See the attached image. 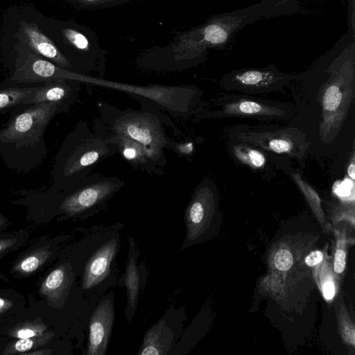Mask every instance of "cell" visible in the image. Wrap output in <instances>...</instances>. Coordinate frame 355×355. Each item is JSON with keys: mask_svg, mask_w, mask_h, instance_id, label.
<instances>
[{"mask_svg": "<svg viewBox=\"0 0 355 355\" xmlns=\"http://www.w3.org/2000/svg\"><path fill=\"white\" fill-rule=\"evenodd\" d=\"M198 113L199 119L250 117L261 120H288L294 109L287 103L264 100L255 97L231 94L218 96Z\"/></svg>", "mask_w": 355, "mask_h": 355, "instance_id": "obj_8", "label": "cell"}, {"mask_svg": "<svg viewBox=\"0 0 355 355\" xmlns=\"http://www.w3.org/2000/svg\"><path fill=\"white\" fill-rule=\"evenodd\" d=\"M355 0H349V27L352 33H354Z\"/></svg>", "mask_w": 355, "mask_h": 355, "instance_id": "obj_34", "label": "cell"}, {"mask_svg": "<svg viewBox=\"0 0 355 355\" xmlns=\"http://www.w3.org/2000/svg\"><path fill=\"white\" fill-rule=\"evenodd\" d=\"M322 259L323 253L321 251H313L305 258V263L308 266H315L320 263Z\"/></svg>", "mask_w": 355, "mask_h": 355, "instance_id": "obj_32", "label": "cell"}, {"mask_svg": "<svg viewBox=\"0 0 355 355\" xmlns=\"http://www.w3.org/2000/svg\"><path fill=\"white\" fill-rule=\"evenodd\" d=\"M293 78L270 64L260 69H234L223 76L220 85L228 91L263 94L284 87Z\"/></svg>", "mask_w": 355, "mask_h": 355, "instance_id": "obj_12", "label": "cell"}, {"mask_svg": "<svg viewBox=\"0 0 355 355\" xmlns=\"http://www.w3.org/2000/svg\"><path fill=\"white\" fill-rule=\"evenodd\" d=\"M354 42L348 45L329 65V77L321 85L318 101L321 108L319 135L329 143L338 135L355 96Z\"/></svg>", "mask_w": 355, "mask_h": 355, "instance_id": "obj_4", "label": "cell"}, {"mask_svg": "<svg viewBox=\"0 0 355 355\" xmlns=\"http://www.w3.org/2000/svg\"><path fill=\"white\" fill-rule=\"evenodd\" d=\"M8 33L11 39L26 45L36 54L71 71L68 60L38 24L34 10L17 12L13 15Z\"/></svg>", "mask_w": 355, "mask_h": 355, "instance_id": "obj_9", "label": "cell"}, {"mask_svg": "<svg viewBox=\"0 0 355 355\" xmlns=\"http://www.w3.org/2000/svg\"><path fill=\"white\" fill-rule=\"evenodd\" d=\"M185 318L183 307L170 309L145 334L139 355H168L182 334Z\"/></svg>", "mask_w": 355, "mask_h": 355, "instance_id": "obj_13", "label": "cell"}, {"mask_svg": "<svg viewBox=\"0 0 355 355\" xmlns=\"http://www.w3.org/2000/svg\"><path fill=\"white\" fill-rule=\"evenodd\" d=\"M14 306V303L11 300L0 296V315H3L6 312L10 311Z\"/></svg>", "mask_w": 355, "mask_h": 355, "instance_id": "obj_33", "label": "cell"}, {"mask_svg": "<svg viewBox=\"0 0 355 355\" xmlns=\"http://www.w3.org/2000/svg\"><path fill=\"white\" fill-rule=\"evenodd\" d=\"M291 176L302 191V193L305 196L313 211L318 214H320L322 212L320 200L317 192L302 179L300 173L294 172L291 173Z\"/></svg>", "mask_w": 355, "mask_h": 355, "instance_id": "obj_25", "label": "cell"}, {"mask_svg": "<svg viewBox=\"0 0 355 355\" xmlns=\"http://www.w3.org/2000/svg\"><path fill=\"white\" fill-rule=\"evenodd\" d=\"M46 326L41 322H25L13 327L9 334L17 338H26L41 335Z\"/></svg>", "mask_w": 355, "mask_h": 355, "instance_id": "obj_24", "label": "cell"}, {"mask_svg": "<svg viewBox=\"0 0 355 355\" xmlns=\"http://www.w3.org/2000/svg\"><path fill=\"white\" fill-rule=\"evenodd\" d=\"M50 245L40 248L21 258L14 266V271L21 275L33 273L53 254Z\"/></svg>", "mask_w": 355, "mask_h": 355, "instance_id": "obj_22", "label": "cell"}, {"mask_svg": "<svg viewBox=\"0 0 355 355\" xmlns=\"http://www.w3.org/2000/svg\"><path fill=\"white\" fill-rule=\"evenodd\" d=\"M53 336V334L52 332H44L39 336L26 338H19L13 343H10L3 354H21L32 349H36L37 347L46 345Z\"/></svg>", "mask_w": 355, "mask_h": 355, "instance_id": "obj_23", "label": "cell"}, {"mask_svg": "<svg viewBox=\"0 0 355 355\" xmlns=\"http://www.w3.org/2000/svg\"><path fill=\"white\" fill-rule=\"evenodd\" d=\"M345 252L343 248L336 250L334 257V270L336 273H341L345 268Z\"/></svg>", "mask_w": 355, "mask_h": 355, "instance_id": "obj_29", "label": "cell"}, {"mask_svg": "<svg viewBox=\"0 0 355 355\" xmlns=\"http://www.w3.org/2000/svg\"><path fill=\"white\" fill-rule=\"evenodd\" d=\"M119 239L112 238L102 243L87 261L83 276V288L91 289L108 276L119 249Z\"/></svg>", "mask_w": 355, "mask_h": 355, "instance_id": "obj_17", "label": "cell"}, {"mask_svg": "<svg viewBox=\"0 0 355 355\" xmlns=\"http://www.w3.org/2000/svg\"><path fill=\"white\" fill-rule=\"evenodd\" d=\"M216 199L214 183L209 179L202 180L195 189L184 211L186 235L181 252L205 239L216 209Z\"/></svg>", "mask_w": 355, "mask_h": 355, "instance_id": "obj_10", "label": "cell"}, {"mask_svg": "<svg viewBox=\"0 0 355 355\" xmlns=\"http://www.w3.org/2000/svg\"><path fill=\"white\" fill-rule=\"evenodd\" d=\"M124 184L125 182L118 177L89 174L67 189L51 187L47 191L33 192L29 197L54 203L57 211L64 216L81 217L103 209Z\"/></svg>", "mask_w": 355, "mask_h": 355, "instance_id": "obj_6", "label": "cell"}, {"mask_svg": "<svg viewBox=\"0 0 355 355\" xmlns=\"http://www.w3.org/2000/svg\"><path fill=\"white\" fill-rule=\"evenodd\" d=\"M35 14L41 28L69 62L72 72L103 73L107 52L91 28L75 21L49 18L36 10Z\"/></svg>", "mask_w": 355, "mask_h": 355, "instance_id": "obj_5", "label": "cell"}, {"mask_svg": "<svg viewBox=\"0 0 355 355\" xmlns=\"http://www.w3.org/2000/svg\"><path fill=\"white\" fill-rule=\"evenodd\" d=\"M42 83H12L6 80L0 83V113L23 104L24 100Z\"/></svg>", "mask_w": 355, "mask_h": 355, "instance_id": "obj_20", "label": "cell"}, {"mask_svg": "<svg viewBox=\"0 0 355 355\" xmlns=\"http://www.w3.org/2000/svg\"><path fill=\"white\" fill-rule=\"evenodd\" d=\"M354 169H355V167H354V153H353L352 155L351 163L349 164V165L348 166V168H347L348 175L352 179V180H354V179H355V178H354Z\"/></svg>", "mask_w": 355, "mask_h": 355, "instance_id": "obj_35", "label": "cell"}, {"mask_svg": "<svg viewBox=\"0 0 355 355\" xmlns=\"http://www.w3.org/2000/svg\"><path fill=\"white\" fill-rule=\"evenodd\" d=\"M84 10L102 9L123 5L132 0H62Z\"/></svg>", "mask_w": 355, "mask_h": 355, "instance_id": "obj_26", "label": "cell"}, {"mask_svg": "<svg viewBox=\"0 0 355 355\" xmlns=\"http://www.w3.org/2000/svg\"><path fill=\"white\" fill-rule=\"evenodd\" d=\"M230 146L234 158L253 170L263 168L266 164V156L261 150L250 144L234 140Z\"/></svg>", "mask_w": 355, "mask_h": 355, "instance_id": "obj_21", "label": "cell"}, {"mask_svg": "<svg viewBox=\"0 0 355 355\" xmlns=\"http://www.w3.org/2000/svg\"><path fill=\"white\" fill-rule=\"evenodd\" d=\"M128 241L129 248L123 278L127 300L125 318L130 322L137 311L139 296L146 285L148 272L144 262L137 265L140 250L136 242L132 237H128Z\"/></svg>", "mask_w": 355, "mask_h": 355, "instance_id": "obj_15", "label": "cell"}, {"mask_svg": "<svg viewBox=\"0 0 355 355\" xmlns=\"http://www.w3.org/2000/svg\"><path fill=\"white\" fill-rule=\"evenodd\" d=\"M322 290L324 298L327 300H331L336 292L334 282L331 279L324 280L322 284Z\"/></svg>", "mask_w": 355, "mask_h": 355, "instance_id": "obj_31", "label": "cell"}, {"mask_svg": "<svg viewBox=\"0 0 355 355\" xmlns=\"http://www.w3.org/2000/svg\"><path fill=\"white\" fill-rule=\"evenodd\" d=\"M80 80L58 78L43 83L27 97L23 104L52 103L58 105L62 112H67L77 98Z\"/></svg>", "mask_w": 355, "mask_h": 355, "instance_id": "obj_16", "label": "cell"}, {"mask_svg": "<svg viewBox=\"0 0 355 355\" xmlns=\"http://www.w3.org/2000/svg\"><path fill=\"white\" fill-rule=\"evenodd\" d=\"M170 149H172L173 150L175 151L177 153H179L180 155H189L192 153L193 149V146L191 142L189 143H178L175 142L172 140L170 147Z\"/></svg>", "mask_w": 355, "mask_h": 355, "instance_id": "obj_30", "label": "cell"}, {"mask_svg": "<svg viewBox=\"0 0 355 355\" xmlns=\"http://www.w3.org/2000/svg\"><path fill=\"white\" fill-rule=\"evenodd\" d=\"M234 140L250 144L259 149L285 154L298 159L304 158L311 143L306 135L295 127L279 128L241 125L230 131Z\"/></svg>", "mask_w": 355, "mask_h": 355, "instance_id": "obj_7", "label": "cell"}, {"mask_svg": "<svg viewBox=\"0 0 355 355\" xmlns=\"http://www.w3.org/2000/svg\"><path fill=\"white\" fill-rule=\"evenodd\" d=\"M26 236L24 234H8L0 235V255L21 245Z\"/></svg>", "mask_w": 355, "mask_h": 355, "instance_id": "obj_27", "label": "cell"}, {"mask_svg": "<svg viewBox=\"0 0 355 355\" xmlns=\"http://www.w3.org/2000/svg\"><path fill=\"white\" fill-rule=\"evenodd\" d=\"M293 261L292 254L287 249H280L274 257L275 266L281 271L288 270L292 266Z\"/></svg>", "mask_w": 355, "mask_h": 355, "instance_id": "obj_28", "label": "cell"}, {"mask_svg": "<svg viewBox=\"0 0 355 355\" xmlns=\"http://www.w3.org/2000/svg\"><path fill=\"white\" fill-rule=\"evenodd\" d=\"M8 223V219L1 213H0V232L6 228Z\"/></svg>", "mask_w": 355, "mask_h": 355, "instance_id": "obj_36", "label": "cell"}, {"mask_svg": "<svg viewBox=\"0 0 355 355\" xmlns=\"http://www.w3.org/2000/svg\"><path fill=\"white\" fill-rule=\"evenodd\" d=\"M71 266L64 263L52 270L43 281L40 293L51 304H58L67 296L73 282Z\"/></svg>", "mask_w": 355, "mask_h": 355, "instance_id": "obj_19", "label": "cell"}, {"mask_svg": "<svg viewBox=\"0 0 355 355\" xmlns=\"http://www.w3.org/2000/svg\"><path fill=\"white\" fill-rule=\"evenodd\" d=\"M141 102L139 110L131 108L121 110L105 103L99 104L100 120L109 131L128 137L145 148L150 159L164 169L166 159L164 150L169 148L172 139L164 129L166 125L175 126L164 116L159 109L139 98Z\"/></svg>", "mask_w": 355, "mask_h": 355, "instance_id": "obj_3", "label": "cell"}, {"mask_svg": "<svg viewBox=\"0 0 355 355\" xmlns=\"http://www.w3.org/2000/svg\"><path fill=\"white\" fill-rule=\"evenodd\" d=\"M107 131L110 141L118 146L119 153L135 170H139L151 175H162L164 173V169L158 167L150 159L141 144L128 137L114 134L108 129Z\"/></svg>", "mask_w": 355, "mask_h": 355, "instance_id": "obj_18", "label": "cell"}, {"mask_svg": "<svg viewBox=\"0 0 355 355\" xmlns=\"http://www.w3.org/2000/svg\"><path fill=\"white\" fill-rule=\"evenodd\" d=\"M114 324V297L113 292H111L99 302L90 318L87 354H107Z\"/></svg>", "mask_w": 355, "mask_h": 355, "instance_id": "obj_14", "label": "cell"}, {"mask_svg": "<svg viewBox=\"0 0 355 355\" xmlns=\"http://www.w3.org/2000/svg\"><path fill=\"white\" fill-rule=\"evenodd\" d=\"M15 42V54L12 75L6 80L12 83H37L58 78L81 80L83 75L62 69L36 54L26 45Z\"/></svg>", "mask_w": 355, "mask_h": 355, "instance_id": "obj_11", "label": "cell"}, {"mask_svg": "<svg viewBox=\"0 0 355 355\" xmlns=\"http://www.w3.org/2000/svg\"><path fill=\"white\" fill-rule=\"evenodd\" d=\"M119 153L110 141L106 126L100 119L91 128L79 121L60 146L51 172L55 189H67L84 180L103 160Z\"/></svg>", "mask_w": 355, "mask_h": 355, "instance_id": "obj_2", "label": "cell"}, {"mask_svg": "<svg viewBox=\"0 0 355 355\" xmlns=\"http://www.w3.org/2000/svg\"><path fill=\"white\" fill-rule=\"evenodd\" d=\"M21 105L14 109L6 125L0 128V155L10 170L28 173L46 159L44 133L51 121L62 112L52 103Z\"/></svg>", "mask_w": 355, "mask_h": 355, "instance_id": "obj_1", "label": "cell"}]
</instances>
